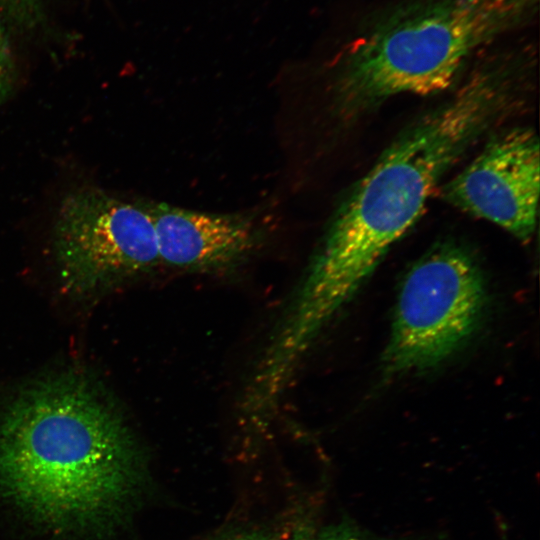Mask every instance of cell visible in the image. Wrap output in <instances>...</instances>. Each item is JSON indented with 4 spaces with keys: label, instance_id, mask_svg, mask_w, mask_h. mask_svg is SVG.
<instances>
[{
    "label": "cell",
    "instance_id": "1",
    "mask_svg": "<svg viewBox=\"0 0 540 540\" xmlns=\"http://www.w3.org/2000/svg\"><path fill=\"white\" fill-rule=\"evenodd\" d=\"M525 70L515 54L482 61L383 152L336 212L288 310L298 331L318 335L353 296L420 217L444 174L516 108Z\"/></svg>",
    "mask_w": 540,
    "mask_h": 540
},
{
    "label": "cell",
    "instance_id": "2",
    "mask_svg": "<svg viewBox=\"0 0 540 540\" xmlns=\"http://www.w3.org/2000/svg\"><path fill=\"white\" fill-rule=\"evenodd\" d=\"M145 481L129 428L83 376L40 380L0 415V495L37 524L108 534Z\"/></svg>",
    "mask_w": 540,
    "mask_h": 540
},
{
    "label": "cell",
    "instance_id": "3",
    "mask_svg": "<svg viewBox=\"0 0 540 540\" xmlns=\"http://www.w3.org/2000/svg\"><path fill=\"white\" fill-rule=\"evenodd\" d=\"M539 0H412L382 15L358 37L334 88L335 104L356 117L392 96L448 89L468 60L523 27Z\"/></svg>",
    "mask_w": 540,
    "mask_h": 540
},
{
    "label": "cell",
    "instance_id": "4",
    "mask_svg": "<svg viewBox=\"0 0 540 540\" xmlns=\"http://www.w3.org/2000/svg\"><path fill=\"white\" fill-rule=\"evenodd\" d=\"M485 304L474 256L452 242L434 247L402 282L382 359L385 372H423L449 359L478 329Z\"/></svg>",
    "mask_w": 540,
    "mask_h": 540
},
{
    "label": "cell",
    "instance_id": "5",
    "mask_svg": "<svg viewBox=\"0 0 540 540\" xmlns=\"http://www.w3.org/2000/svg\"><path fill=\"white\" fill-rule=\"evenodd\" d=\"M53 235L62 284L76 294L95 292L160 263L147 206L100 189L70 192L59 207Z\"/></svg>",
    "mask_w": 540,
    "mask_h": 540
},
{
    "label": "cell",
    "instance_id": "6",
    "mask_svg": "<svg viewBox=\"0 0 540 540\" xmlns=\"http://www.w3.org/2000/svg\"><path fill=\"white\" fill-rule=\"evenodd\" d=\"M540 183L539 141L527 127L495 135L445 184L451 205L527 241L536 229Z\"/></svg>",
    "mask_w": 540,
    "mask_h": 540
},
{
    "label": "cell",
    "instance_id": "7",
    "mask_svg": "<svg viewBox=\"0 0 540 540\" xmlns=\"http://www.w3.org/2000/svg\"><path fill=\"white\" fill-rule=\"evenodd\" d=\"M160 262L185 269H214L236 263L249 254L258 239L251 217L210 213L166 203L147 205Z\"/></svg>",
    "mask_w": 540,
    "mask_h": 540
},
{
    "label": "cell",
    "instance_id": "8",
    "mask_svg": "<svg viewBox=\"0 0 540 540\" xmlns=\"http://www.w3.org/2000/svg\"><path fill=\"white\" fill-rule=\"evenodd\" d=\"M316 540H405L379 536L349 518L325 526L317 532Z\"/></svg>",
    "mask_w": 540,
    "mask_h": 540
},
{
    "label": "cell",
    "instance_id": "9",
    "mask_svg": "<svg viewBox=\"0 0 540 540\" xmlns=\"http://www.w3.org/2000/svg\"><path fill=\"white\" fill-rule=\"evenodd\" d=\"M14 85V66L5 31L0 23V104L10 96Z\"/></svg>",
    "mask_w": 540,
    "mask_h": 540
},
{
    "label": "cell",
    "instance_id": "10",
    "mask_svg": "<svg viewBox=\"0 0 540 540\" xmlns=\"http://www.w3.org/2000/svg\"><path fill=\"white\" fill-rule=\"evenodd\" d=\"M317 532L314 522L306 517L297 521L286 540H316Z\"/></svg>",
    "mask_w": 540,
    "mask_h": 540
},
{
    "label": "cell",
    "instance_id": "11",
    "mask_svg": "<svg viewBox=\"0 0 540 540\" xmlns=\"http://www.w3.org/2000/svg\"><path fill=\"white\" fill-rule=\"evenodd\" d=\"M228 540H274V539L270 537L269 535L257 532V533L242 534V535L230 538Z\"/></svg>",
    "mask_w": 540,
    "mask_h": 540
}]
</instances>
